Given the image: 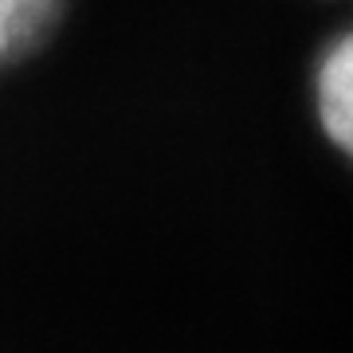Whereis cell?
Masks as SVG:
<instances>
[{
	"instance_id": "obj_2",
	"label": "cell",
	"mask_w": 353,
	"mask_h": 353,
	"mask_svg": "<svg viewBox=\"0 0 353 353\" xmlns=\"http://www.w3.org/2000/svg\"><path fill=\"white\" fill-rule=\"evenodd\" d=\"M67 0H0V71L43 48L63 24Z\"/></svg>"
},
{
	"instance_id": "obj_1",
	"label": "cell",
	"mask_w": 353,
	"mask_h": 353,
	"mask_svg": "<svg viewBox=\"0 0 353 353\" xmlns=\"http://www.w3.org/2000/svg\"><path fill=\"white\" fill-rule=\"evenodd\" d=\"M314 118L326 141L353 165V28L338 32L314 59Z\"/></svg>"
}]
</instances>
